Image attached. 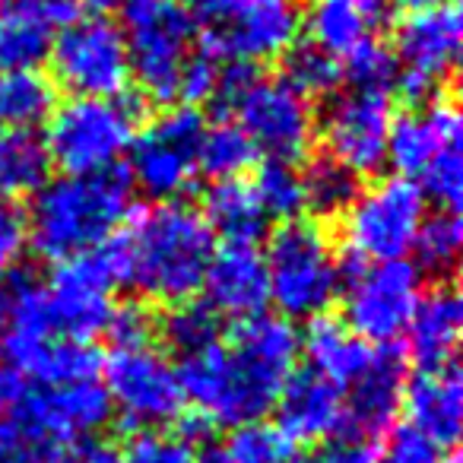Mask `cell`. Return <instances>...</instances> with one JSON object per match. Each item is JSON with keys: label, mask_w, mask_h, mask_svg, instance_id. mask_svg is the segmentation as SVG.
Segmentation results:
<instances>
[{"label": "cell", "mask_w": 463, "mask_h": 463, "mask_svg": "<svg viewBox=\"0 0 463 463\" xmlns=\"http://www.w3.org/2000/svg\"><path fill=\"white\" fill-rule=\"evenodd\" d=\"M302 334L279 315L239 321L222 343L178 362L184 403L206 425L241 429L264 422L296 374Z\"/></svg>", "instance_id": "1"}, {"label": "cell", "mask_w": 463, "mask_h": 463, "mask_svg": "<svg viewBox=\"0 0 463 463\" xmlns=\"http://www.w3.org/2000/svg\"><path fill=\"white\" fill-rule=\"evenodd\" d=\"M111 245L121 267V286L168 308L197 296L216 254V239L200 210L181 200L130 213Z\"/></svg>", "instance_id": "2"}, {"label": "cell", "mask_w": 463, "mask_h": 463, "mask_svg": "<svg viewBox=\"0 0 463 463\" xmlns=\"http://www.w3.org/2000/svg\"><path fill=\"white\" fill-rule=\"evenodd\" d=\"M134 213V187L128 175L111 168L96 175L48 178L29 197L23 219L26 248L42 260H71L109 245Z\"/></svg>", "instance_id": "3"}, {"label": "cell", "mask_w": 463, "mask_h": 463, "mask_svg": "<svg viewBox=\"0 0 463 463\" xmlns=\"http://www.w3.org/2000/svg\"><path fill=\"white\" fill-rule=\"evenodd\" d=\"M267 289L286 321H315L336 305L343 289V267L336 245L315 219L279 222L264 251Z\"/></svg>", "instance_id": "4"}, {"label": "cell", "mask_w": 463, "mask_h": 463, "mask_svg": "<svg viewBox=\"0 0 463 463\" xmlns=\"http://www.w3.org/2000/svg\"><path fill=\"white\" fill-rule=\"evenodd\" d=\"M460 109L454 99L438 96L412 105L393 118L387 162L400 178H410L425 200L438 210H460L463 197V153H460Z\"/></svg>", "instance_id": "5"}, {"label": "cell", "mask_w": 463, "mask_h": 463, "mask_svg": "<svg viewBox=\"0 0 463 463\" xmlns=\"http://www.w3.org/2000/svg\"><path fill=\"white\" fill-rule=\"evenodd\" d=\"M121 39L128 48L130 80L159 105H175L181 77L197 54V20L178 0H128L121 7Z\"/></svg>", "instance_id": "6"}, {"label": "cell", "mask_w": 463, "mask_h": 463, "mask_svg": "<svg viewBox=\"0 0 463 463\" xmlns=\"http://www.w3.org/2000/svg\"><path fill=\"white\" fill-rule=\"evenodd\" d=\"M197 42L219 64L283 61L302 35V0H197Z\"/></svg>", "instance_id": "7"}, {"label": "cell", "mask_w": 463, "mask_h": 463, "mask_svg": "<svg viewBox=\"0 0 463 463\" xmlns=\"http://www.w3.org/2000/svg\"><path fill=\"white\" fill-rule=\"evenodd\" d=\"M140 128L134 102L118 99H71L45 121V149L64 175L111 172L128 156Z\"/></svg>", "instance_id": "8"}, {"label": "cell", "mask_w": 463, "mask_h": 463, "mask_svg": "<svg viewBox=\"0 0 463 463\" xmlns=\"http://www.w3.org/2000/svg\"><path fill=\"white\" fill-rule=\"evenodd\" d=\"M118 286H121V267L111 241L96 251L54 264L52 277L42 283L48 334L77 343L105 336L118 311Z\"/></svg>", "instance_id": "9"}, {"label": "cell", "mask_w": 463, "mask_h": 463, "mask_svg": "<svg viewBox=\"0 0 463 463\" xmlns=\"http://www.w3.org/2000/svg\"><path fill=\"white\" fill-rule=\"evenodd\" d=\"M111 410L130 429H165L184 412L178 365L165 355V349L146 343H118L109 349L99 368Z\"/></svg>", "instance_id": "10"}, {"label": "cell", "mask_w": 463, "mask_h": 463, "mask_svg": "<svg viewBox=\"0 0 463 463\" xmlns=\"http://www.w3.org/2000/svg\"><path fill=\"white\" fill-rule=\"evenodd\" d=\"M206 118L191 105H168L149 124L137 128L128 149L130 187L153 197L156 203L181 200L200 175V140Z\"/></svg>", "instance_id": "11"}, {"label": "cell", "mask_w": 463, "mask_h": 463, "mask_svg": "<svg viewBox=\"0 0 463 463\" xmlns=\"http://www.w3.org/2000/svg\"><path fill=\"white\" fill-rule=\"evenodd\" d=\"M429 216V200L410 178L387 175L359 187L343 213V241L359 264L406 260L419 225Z\"/></svg>", "instance_id": "12"}, {"label": "cell", "mask_w": 463, "mask_h": 463, "mask_svg": "<svg viewBox=\"0 0 463 463\" xmlns=\"http://www.w3.org/2000/svg\"><path fill=\"white\" fill-rule=\"evenodd\" d=\"M54 86H64L73 99L128 96L130 61L121 29L111 16L80 14L52 39Z\"/></svg>", "instance_id": "13"}, {"label": "cell", "mask_w": 463, "mask_h": 463, "mask_svg": "<svg viewBox=\"0 0 463 463\" xmlns=\"http://www.w3.org/2000/svg\"><path fill=\"white\" fill-rule=\"evenodd\" d=\"M343 324L368 346H393L422 298V273L412 260L359 264L343 277Z\"/></svg>", "instance_id": "14"}, {"label": "cell", "mask_w": 463, "mask_h": 463, "mask_svg": "<svg viewBox=\"0 0 463 463\" xmlns=\"http://www.w3.org/2000/svg\"><path fill=\"white\" fill-rule=\"evenodd\" d=\"M267 162L298 165L317 137L315 105L298 96L283 77H254L229 111Z\"/></svg>", "instance_id": "15"}, {"label": "cell", "mask_w": 463, "mask_h": 463, "mask_svg": "<svg viewBox=\"0 0 463 463\" xmlns=\"http://www.w3.org/2000/svg\"><path fill=\"white\" fill-rule=\"evenodd\" d=\"M460 10L457 4L416 10L397 23L393 33V61H397V90L412 105L438 99L460 61Z\"/></svg>", "instance_id": "16"}, {"label": "cell", "mask_w": 463, "mask_h": 463, "mask_svg": "<svg viewBox=\"0 0 463 463\" xmlns=\"http://www.w3.org/2000/svg\"><path fill=\"white\" fill-rule=\"evenodd\" d=\"M393 128L391 96L365 90H340L327 99L317 137L327 156L346 165L355 178L378 175L387 165V140Z\"/></svg>", "instance_id": "17"}, {"label": "cell", "mask_w": 463, "mask_h": 463, "mask_svg": "<svg viewBox=\"0 0 463 463\" xmlns=\"http://www.w3.org/2000/svg\"><path fill=\"white\" fill-rule=\"evenodd\" d=\"M14 416H20L29 429L45 435L48 441L61 444V448H73V444L96 438L111 422L115 410H111V400L105 393L102 381L90 378L73 381V384L26 391Z\"/></svg>", "instance_id": "18"}, {"label": "cell", "mask_w": 463, "mask_h": 463, "mask_svg": "<svg viewBox=\"0 0 463 463\" xmlns=\"http://www.w3.org/2000/svg\"><path fill=\"white\" fill-rule=\"evenodd\" d=\"M406 359L393 346H374L368 365L343 387L346 406V438L372 441L393 429L403 406Z\"/></svg>", "instance_id": "19"}, {"label": "cell", "mask_w": 463, "mask_h": 463, "mask_svg": "<svg viewBox=\"0 0 463 463\" xmlns=\"http://www.w3.org/2000/svg\"><path fill=\"white\" fill-rule=\"evenodd\" d=\"M277 429L292 444H330L346 435V406L343 391L305 368L286 381L277 400Z\"/></svg>", "instance_id": "20"}, {"label": "cell", "mask_w": 463, "mask_h": 463, "mask_svg": "<svg viewBox=\"0 0 463 463\" xmlns=\"http://www.w3.org/2000/svg\"><path fill=\"white\" fill-rule=\"evenodd\" d=\"M200 292L219 317H232L235 324L264 315L270 305L264 254L258 245H225L213 254Z\"/></svg>", "instance_id": "21"}, {"label": "cell", "mask_w": 463, "mask_h": 463, "mask_svg": "<svg viewBox=\"0 0 463 463\" xmlns=\"http://www.w3.org/2000/svg\"><path fill=\"white\" fill-rule=\"evenodd\" d=\"M400 412H406L410 429L431 444L444 450L454 448L463 431V381L457 362L441 368H416V374L406 378Z\"/></svg>", "instance_id": "22"}, {"label": "cell", "mask_w": 463, "mask_h": 463, "mask_svg": "<svg viewBox=\"0 0 463 463\" xmlns=\"http://www.w3.org/2000/svg\"><path fill=\"white\" fill-rule=\"evenodd\" d=\"M463 334V302L450 279H438L422 292L406 324V355L416 368L454 365Z\"/></svg>", "instance_id": "23"}, {"label": "cell", "mask_w": 463, "mask_h": 463, "mask_svg": "<svg viewBox=\"0 0 463 463\" xmlns=\"http://www.w3.org/2000/svg\"><path fill=\"white\" fill-rule=\"evenodd\" d=\"M0 355L35 387H58L73 381L99 378L102 355L92 343L61 340V336H39V340H4Z\"/></svg>", "instance_id": "24"}, {"label": "cell", "mask_w": 463, "mask_h": 463, "mask_svg": "<svg viewBox=\"0 0 463 463\" xmlns=\"http://www.w3.org/2000/svg\"><path fill=\"white\" fill-rule=\"evenodd\" d=\"M200 216L210 225L213 239H222L225 245H258L270 225L251 181L245 178L213 181L203 194Z\"/></svg>", "instance_id": "25"}, {"label": "cell", "mask_w": 463, "mask_h": 463, "mask_svg": "<svg viewBox=\"0 0 463 463\" xmlns=\"http://www.w3.org/2000/svg\"><path fill=\"white\" fill-rule=\"evenodd\" d=\"M374 346H368L362 336H355L336 317H315L308 321V330L302 336V355L308 359V368L327 378L330 384L343 387L368 365Z\"/></svg>", "instance_id": "26"}, {"label": "cell", "mask_w": 463, "mask_h": 463, "mask_svg": "<svg viewBox=\"0 0 463 463\" xmlns=\"http://www.w3.org/2000/svg\"><path fill=\"white\" fill-rule=\"evenodd\" d=\"M378 26L372 14L349 4V0H315L308 14L302 16V29L308 33V42L327 52L343 64L353 58L362 45L378 39Z\"/></svg>", "instance_id": "27"}, {"label": "cell", "mask_w": 463, "mask_h": 463, "mask_svg": "<svg viewBox=\"0 0 463 463\" xmlns=\"http://www.w3.org/2000/svg\"><path fill=\"white\" fill-rule=\"evenodd\" d=\"M52 178L45 140L35 130H0V203L29 200Z\"/></svg>", "instance_id": "28"}, {"label": "cell", "mask_w": 463, "mask_h": 463, "mask_svg": "<svg viewBox=\"0 0 463 463\" xmlns=\"http://www.w3.org/2000/svg\"><path fill=\"white\" fill-rule=\"evenodd\" d=\"M58 109V86L42 71L0 73V130H35Z\"/></svg>", "instance_id": "29"}, {"label": "cell", "mask_w": 463, "mask_h": 463, "mask_svg": "<svg viewBox=\"0 0 463 463\" xmlns=\"http://www.w3.org/2000/svg\"><path fill=\"white\" fill-rule=\"evenodd\" d=\"M222 317L206 302H181L172 305L162 317H156V340H162L175 355L191 359L222 343Z\"/></svg>", "instance_id": "30"}, {"label": "cell", "mask_w": 463, "mask_h": 463, "mask_svg": "<svg viewBox=\"0 0 463 463\" xmlns=\"http://www.w3.org/2000/svg\"><path fill=\"white\" fill-rule=\"evenodd\" d=\"M54 33L29 16L26 10L0 0V73L4 71H39L48 61Z\"/></svg>", "instance_id": "31"}, {"label": "cell", "mask_w": 463, "mask_h": 463, "mask_svg": "<svg viewBox=\"0 0 463 463\" xmlns=\"http://www.w3.org/2000/svg\"><path fill=\"white\" fill-rule=\"evenodd\" d=\"M298 175H302L305 210L315 213V216H321V219L343 216L346 206L353 203L355 194H359V187H362V178H355L346 165L330 159L327 153L305 162V168H298Z\"/></svg>", "instance_id": "32"}, {"label": "cell", "mask_w": 463, "mask_h": 463, "mask_svg": "<svg viewBox=\"0 0 463 463\" xmlns=\"http://www.w3.org/2000/svg\"><path fill=\"white\" fill-rule=\"evenodd\" d=\"M254 162H258V149L235 118H219L206 124L200 140V175H210L213 181L241 178Z\"/></svg>", "instance_id": "33"}, {"label": "cell", "mask_w": 463, "mask_h": 463, "mask_svg": "<svg viewBox=\"0 0 463 463\" xmlns=\"http://www.w3.org/2000/svg\"><path fill=\"white\" fill-rule=\"evenodd\" d=\"M460 248H463L460 216L450 210H438L422 219L410 254H416L412 264H416L419 273H429L435 279H450V273L457 270V260H460Z\"/></svg>", "instance_id": "34"}, {"label": "cell", "mask_w": 463, "mask_h": 463, "mask_svg": "<svg viewBox=\"0 0 463 463\" xmlns=\"http://www.w3.org/2000/svg\"><path fill=\"white\" fill-rule=\"evenodd\" d=\"M283 80L308 102L330 99L343 86V64L336 58H330L327 52H321L317 45L305 42V45H296L283 58Z\"/></svg>", "instance_id": "35"}, {"label": "cell", "mask_w": 463, "mask_h": 463, "mask_svg": "<svg viewBox=\"0 0 463 463\" xmlns=\"http://www.w3.org/2000/svg\"><path fill=\"white\" fill-rule=\"evenodd\" d=\"M251 187H254V194H258L260 206H264L267 219L292 222V219H298V213L305 210L302 175H298V165L264 159L258 172H254Z\"/></svg>", "instance_id": "36"}, {"label": "cell", "mask_w": 463, "mask_h": 463, "mask_svg": "<svg viewBox=\"0 0 463 463\" xmlns=\"http://www.w3.org/2000/svg\"><path fill=\"white\" fill-rule=\"evenodd\" d=\"M232 463H298V444H292L277 425H241L222 441Z\"/></svg>", "instance_id": "37"}, {"label": "cell", "mask_w": 463, "mask_h": 463, "mask_svg": "<svg viewBox=\"0 0 463 463\" xmlns=\"http://www.w3.org/2000/svg\"><path fill=\"white\" fill-rule=\"evenodd\" d=\"M343 80L349 83V90L391 96L397 90V61H393V52L381 39H372L353 58L343 61Z\"/></svg>", "instance_id": "38"}, {"label": "cell", "mask_w": 463, "mask_h": 463, "mask_svg": "<svg viewBox=\"0 0 463 463\" xmlns=\"http://www.w3.org/2000/svg\"><path fill=\"white\" fill-rule=\"evenodd\" d=\"M124 463H197V444L181 429H143L124 448Z\"/></svg>", "instance_id": "39"}, {"label": "cell", "mask_w": 463, "mask_h": 463, "mask_svg": "<svg viewBox=\"0 0 463 463\" xmlns=\"http://www.w3.org/2000/svg\"><path fill=\"white\" fill-rule=\"evenodd\" d=\"M378 463H460V457L454 450H444L438 444H431L429 438H422L419 431H412L406 425V429L391 431Z\"/></svg>", "instance_id": "40"}, {"label": "cell", "mask_w": 463, "mask_h": 463, "mask_svg": "<svg viewBox=\"0 0 463 463\" xmlns=\"http://www.w3.org/2000/svg\"><path fill=\"white\" fill-rule=\"evenodd\" d=\"M23 251H26V229H23V216L10 210L7 203H0V286L7 283L14 273H20Z\"/></svg>", "instance_id": "41"}, {"label": "cell", "mask_w": 463, "mask_h": 463, "mask_svg": "<svg viewBox=\"0 0 463 463\" xmlns=\"http://www.w3.org/2000/svg\"><path fill=\"white\" fill-rule=\"evenodd\" d=\"M298 463H378V454H374L368 441L336 438V441H330V444H321L315 454Z\"/></svg>", "instance_id": "42"}, {"label": "cell", "mask_w": 463, "mask_h": 463, "mask_svg": "<svg viewBox=\"0 0 463 463\" xmlns=\"http://www.w3.org/2000/svg\"><path fill=\"white\" fill-rule=\"evenodd\" d=\"M14 7L26 10L29 16H35L39 23H45L48 29H64L67 23H73L80 16V0H7Z\"/></svg>", "instance_id": "43"}, {"label": "cell", "mask_w": 463, "mask_h": 463, "mask_svg": "<svg viewBox=\"0 0 463 463\" xmlns=\"http://www.w3.org/2000/svg\"><path fill=\"white\" fill-rule=\"evenodd\" d=\"M23 397H26V378L0 355V422L14 416Z\"/></svg>", "instance_id": "44"}, {"label": "cell", "mask_w": 463, "mask_h": 463, "mask_svg": "<svg viewBox=\"0 0 463 463\" xmlns=\"http://www.w3.org/2000/svg\"><path fill=\"white\" fill-rule=\"evenodd\" d=\"M64 463H124V450L102 438H90V441L73 444Z\"/></svg>", "instance_id": "45"}, {"label": "cell", "mask_w": 463, "mask_h": 463, "mask_svg": "<svg viewBox=\"0 0 463 463\" xmlns=\"http://www.w3.org/2000/svg\"><path fill=\"white\" fill-rule=\"evenodd\" d=\"M128 0H80V7H90V14L96 16H109L115 10H121Z\"/></svg>", "instance_id": "46"}, {"label": "cell", "mask_w": 463, "mask_h": 463, "mask_svg": "<svg viewBox=\"0 0 463 463\" xmlns=\"http://www.w3.org/2000/svg\"><path fill=\"white\" fill-rule=\"evenodd\" d=\"M349 4H355V7H362L365 14H372L378 23H384L387 10H391V0H349Z\"/></svg>", "instance_id": "47"}, {"label": "cell", "mask_w": 463, "mask_h": 463, "mask_svg": "<svg viewBox=\"0 0 463 463\" xmlns=\"http://www.w3.org/2000/svg\"><path fill=\"white\" fill-rule=\"evenodd\" d=\"M197 463H232V457L225 454L222 444H210V448L197 450Z\"/></svg>", "instance_id": "48"}, {"label": "cell", "mask_w": 463, "mask_h": 463, "mask_svg": "<svg viewBox=\"0 0 463 463\" xmlns=\"http://www.w3.org/2000/svg\"><path fill=\"white\" fill-rule=\"evenodd\" d=\"M391 4L400 10H406V14H416V10L441 7V4H450V0H391Z\"/></svg>", "instance_id": "49"}, {"label": "cell", "mask_w": 463, "mask_h": 463, "mask_svg": "<svg viewBox=\"0 0 463 463\" xmlns=\"http://www.w3.org/2000/svg\"><path fill=\"white\" fill-rule=\"evenodd\" d=\"M178 4H184V7H187V4H197V0H178Z\"/></svg>", "instance_id": "50"}]
</instances>
